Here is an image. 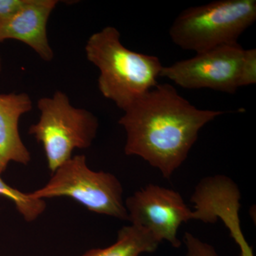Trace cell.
I'll return each instance as SVG.
<instances>
[{
    "label": "cell",
    "mask_w": 256,
    "mask_h": 256,
    "mask_svg": "<svg viewBox=\"0 0 256 256\" xmlns=\"http://www.w3.org/2000/svg\"><path fill=\"white\" fill-rule=\"evenodd\" d=\"M31 98L25 92L0 94V175L11 162L26 165L31 153L24 144L20 130V120L32 110Z\"/></svg>",
    "instance_id": "10"
},
{
    "label": "cell",
    "mask_w": 256,
    "mask_h": 256,
    "mask_svg": "<svg viewBox=\"0 0 256 256\" xmlns=\"http://www.w3.org/2000/svg\"><path fill=\"white\" fill-rule=\"evenodd\" d=\"M240 198L238 186L228 176H207L200 182L192 194L191 202L195 208L192 210V217L204 223H215L220 218L238 244L240 256H254L252 248L248 244L240 227Z\"/></svg>",
    "instance_id": "8"
},
{
    "label": "cell",
    "mask_w": 256,
    "mask_h": 256,
    "mask_svg": "<svg viewBox=\"0 0 256 256\" xmlns=\"http://www.w3.org/2000/svg\"><path fill=\"white\" fill-rule=\"evenodd\" d=\"M30 194L38 200L69 197L90 212L128 220L118 178L111 173L92 171L84 154L72 156L60 165L44 186Z\"/></svg>",
    "instance_id": "5"
},
{
    "label": "cell",
    "mask_w": 256,
    "mask_h": 256,
    "mask_svg": "<svg viewBox=\"0 0 256 256\" xmlns=\"http://www.w3.org/2000/svg\"><path fill=\"white\" fill-rule=\"evenodd\" d=\"M2 69V60H1V57H0V72H1Z\"/></svg>",
    "instance_id": "16"
},
{
    "label": "cell",
    "mask_w": 256,
    "mask_h": 256,
    "mask_svg": "<svg viewBox=\"0 0 256 256\" xmlns=\"http://www.w3.org/2000/svg\"><path fill=\"white\" fill-rule=\"evenodd\" d=\"M28 0H0V22L14 16L28 4Z\"/></svg>",
    "instance_id": "15"
},
{
    "label": "cell",
    "mask_w": 256,
    "mask_h": 256,
    "mask_svg": "<svg viewBox=\"0 0 256 256\" xmlns=\"http://www.w3.org/2000/svg\"><path fill=\"white\" fill-rule=\"evenodd\" d=\"M58 3L57 0H28L18 14L0 22V42L8 40L22 42L42 60H53L54 54L48 41L47 24Z\"/></svg>",
    "instance_id": "9"
},
{
    "label": "cell",
    "mask_w": 256,
    "mask_h": 256,
    "mask_svg": "<svg viewBox=\"0 0 256 256\" xmlns=\"http://www.w3.org/2000/svg\"><path fill=\"white\" fill-rule=\"evenodd\" d=\"M244 50L238 43L215 47L163 67L160 77L184 89L208 88L234 94L239 88Z\"/></svg>",
    "instance_id": "6"
},
{
    "label": "cell",
    "mask_w": 256,
    "mask_h": 256,
    "mask_svg": "<svg viewBox=\"0 0 256 256\" xmlns=\"http://www.w3.org/2000/svg\"><path fill=\"white\" fill-rule=\"evenodd\" d=\"M0 196L11 200L14 204L18 213L28 222H34L46 210V203L44 200H38L30 196V193H23L12 188L1 178L0 175Z\"/></svg>",
    "instance_id": "12"
},
{
    "label": "cell",
    "mask_w": 256,
    "mask_h": 256,
    "mask_svg": "<svg viewBox=\"0 0 256 256\" xmlns=\"http://www.w3.org/2000/svg\"><path fill=\"white\" fill-rule=\"evenodd\" d=\"M256 0H218L183 10L170 28L172 41L196 53L238 43L255 22Z\"/></svg>",
    "instance_id": "3"
},
{
    "label": "cell",
    "mask_w": 256,
    "mask_h": 256,
    "mask_svg": "<svg viewBox=\"0 0 256 256\" xmlns=\"http://www.w3.org/2000/svg\"><path fill=\"white\" fill-rule=\"evenodd\" d=\"M124 153L138 156L170 178L188 158L202 128L226 112L201 110L170 84H158L124 110Z\"/></svg>",
    "instance_id": "1"
},
{
    "label": "cell",
    "mask_w": 256,
    "mask_h": 256,
    "mask_svg": "<svg viewBox=\"0 0 256 256\" xmlns=\"http://www.w3.org/2000/svg\"><path fill=\"white\" fill-rule=\"evenodd\" d=\"M124 205L131 224L142 227L160 242L166 240L176 248L181 246L178 228L193 217L180 193L149 184L126 198Z\"/></svg>",
    "instance_id": "7"
},
{
    "label": "cell",
    "mask_w": 256,
    "mask_h": 256,
    "mask_svg": "<svg viewBox=\"0 0 256 256\" xmlns=\"http://www.w3.org/2000/svg\"><path fill=\"white\" fill-rule=\"evenodd\" d=\"M160 244L142 227L131 224L119 230L117 240L110 246L90 249L82 256H140L156 252Z\"/></svg>",
    "instance_id": "11"
},
{
    "label": "cell",
    "mask_w": 256,
    "mask_h": 256,
    "mask_svg": "<svg viewBox=\"0 0 256 256\" xmlns=\"http://www.w3.org/2000/svg\"><path fill=\"white\" fill-rule=\"evenodd\" d=\"M256 84V50H245L239 72L238 86H247Z\"/></svg>",
    "instance_id": "13"
},
{
    "label": "cell",
    "mask_w": 256,
    "mask_h": 256,
    "mask_svg": "<svg viewBox=\"0 0 256 256\" xmlns=\"http://www.w3.org/2000/svg\"><path fill=\"white\" fill-rule=\"evenodd\" d=\"M40 120L28 129L43 146L47 164L52 174L72 158L75 149L92 146L97 134L98 120L90 111L70 104L64 92H56L37 102Z\"/></svg>",
    "instance_id": "4"
},
{
    "label": "cell",
    "mask_w": 256,
    "mask_h": 256,
    "mask_svg": "<svg viewBox=\"0 0 256 256\" xmlns=\"http://www.w3.org/2000/svg\"><path fill=\"white\" fill-rule=\"evenodd\" d=\"M183 242L186 248V256H218L214 248L202 242L193 234L185 233Z\"/></svg>",
    "instance_id": "14"
},
{
    "label": "cell",
    "mask_w": 256,
    "mask_h": 256,
    "mask_svg": "<svg viewBox=\"0 0 256 256\" xmlns=\"http://www.w3.org/2000/svg\"><path fill=\"white\" fill-rule=\"evenodd\" d=\"M85 52L87 60L100 70L99 90L124 110L158 85L164 67L156 56L126 48L118 30L111 26L89 37Z\"/></svg>",
    "instance_id": "2"
}]
</instances>
